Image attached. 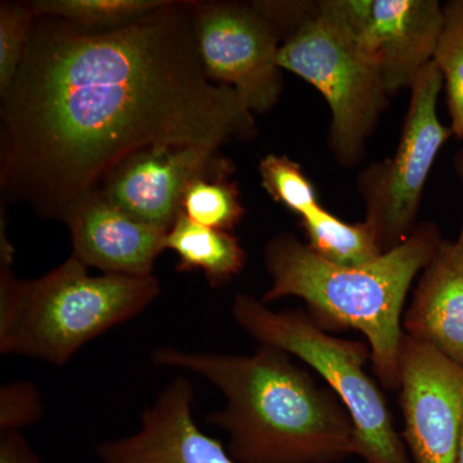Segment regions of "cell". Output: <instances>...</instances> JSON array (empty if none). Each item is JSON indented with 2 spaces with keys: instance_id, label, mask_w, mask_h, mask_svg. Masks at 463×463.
I'll return each mask as SVG.
<instances>
[{
  "instance_id": "1",
  "label": "cell",
  "mask_w": 463,
  "mask_h": 463,
  "mask_svg": "<svg viewBox=\"0 0 463 463\" xmlns=\"http://www.w3.org/2000/svg\"><path fill=\"white\" fill-rule=\"evenodd\" d=\"M194 2L90 32L38 16L23 62L0 91V191L62 222L125 158L154 147L250 141L254 114L205 74Z\"/></svg>"
},
{
  "instance_id": "2",
  "label": "cell",
  "mask_w": 463,
  "mask_h": 463,
  "mask_svg": "<svg viewBox=\"0 0 463 463\" xmlns=\"http://www.w3.org/2000/svg\"><path fill=\"white\" fill-rule=\"evenodd\" d=\"M279 347L254 354L185 352L161 346L158 367L200 374L223 394V410L207 414L223 429L240 463H339L354 455V425L330 386H323Z\"/></svg>"
},
{
  "instance_id": "3",
  "label": "cell",
  "mask_w": 463,
  "mask_h": 463,
  "mask_svg": "<svg viewBox=\"0 0 463 463\" xmlns=\"http://www.w3.org/2000/svg\"><path fill=\"white\" fill-rule=\"evenodd\" d=\"M441 242L438 224L422 222L403 242L370 263L339 265L319 257L291 232H281L264 246L270 286L261 301L298 298L323 330L361 332L377 380L383 388L398 392L405 300Z\"/></svg>"
},
{
  "instance_id": "4",
  "label": "cell",
  "mask_w": 463,
  "mask_h": 463,
  "mask_svg": "<svg viewBox=\"0 0 463 463\" xmlns=\"http://www.w3.org/2000/svg\"><path fill=\"white\" fill-rule=\"evenodd\" d=\"M0 261V354L63 365L109 328L141 315L158 298L160 282L100 274L71 255L56 269L23 281Z\"/></svg>"
},
{
  "instance_id": "5",
  "label": "cell",
  "mask_w": 463,
  "mask_h": 463,
  "mask_svg": "<svg viewBox=\"0 0 463 463\" xmlns=\"http://www.w3.org/2000/svg\"><path fill=\"white\" fill-rule=\"evenodd\" d=\"M263 8L282 33L279 67L325 97L332 115V152L341 165H355L389 96L380 67L353 23L347 0L263 2Z\"/></svg>"
},
{
  "instance_id": "6",
  "label": "cell",
  "mask_w": 463,
  "mask_h": 463,
  "mask_svg": "<svg viewBox=\"0 0 463 463\" xmlns=\"http://www.w3.org/2000/svg\"><path fill=\"white\" fill-rule=\"evenodd\" d=\"M232 317L260 345L279 347L310 365L346 408L354 425V455L364 463H411L392 411L365 371L370 346L339 339L300 309L276 310L248 294H237Z\"/></svg>"
},
{
  "instance_id": "7",
  "label": "cell",
  "mask_w": 463,
  "mask_h": 463,
  "mask_svg": "<svg viewBox=\"0 0 463 463\" xmlns=\"http://www.w3.org/2000/svg\"><path fill=\"white\" fill-rule=\"evenodd\" d=\"M410 90V108L397 151L365 167L356 179L365 203L364 222L373 228L383 251L403 242L416 228L432 165L453 136L450 127L438 118L443 76L434 61L423 67Z\"/></svg>"
},
{
  "instance_id": "8",
  "label": "cell",
  "mask_w": 463,
  "mask_h": 463,
  "mask_svg": "<svg viewBox=\"0 0 463 463\" xmlns=\"http://www.w3.org/2000/svg\"><path fill=\"white\" fill-rule=\"evenodd\" d=\"M197 51L213 83L233 88L252 114H264L283 90L282 33L258 2H194Z\"/></svg>"
},
{
  "instance_id": "9",
  "label": "cell",
  "mask_w": 463,
  "mask_h": 463,
  "mask_svg": "<svg viewBox=\"0 0 463 463\" xmlns=\"http://www.w3.org/2000/svg\"><path fill=\"white\" fill-rule=\"evenodd\" d=\"M399 403L414 463H457L463 425V368L404 334Z\"/></svg>"
},
{
  "instance_id": "10",
  "label": "cell",
  "mask_w": 463,
  "mask_h": 463,
  "mask_svg": "<svg viewBox=\"0 0 463 463\" xmlns=\"http://www.w3.org/2000/svg\"><path fill=\"white\" fill-rule=\"evenodd\" d=\"M233 166L216 149L154 147L125 158L99 191L136 221L169 231L181 214L183 197L200 178L230 176Z\"/></svg>"
},
{
  "instance_id": "11",
  "label": "cell",
  "mask_w": 463,
  "mask_h": 463,
  "mask_svg": "<svg viewBox=\"0 0 463 463\" xmlns=\"http://www.w3.org/2000/svg\"><path fill=\"white\" fill-rule=\"evenodd\" d=\"M362 42L376 61L388 96L412 87L434 60L444 26L438 0H347Z\"/></svg>"
},
{
  "instance_id": "12",
  "label": "cell",
  "mask_w": 463,
  "mask_h": 463,
  "mask_svg": "<svg viewBox=\"0 0 463 463\" xmlns=\"http://www.w3.org/2000/svg\"><path fill=\"white\" fill-rule=\"evenodd\" d=\"M191 381L176 377L142 414L136 434L97 447L102 463H240L194 417Z\"/></svg>"
},
{
  "instance_id": "13",
  "label": "cell",
  "mask_w": 463,
  "mask_h": 463,
  "mask_svg": "<svg viewBox=\"0 0 463 463\" xmlns=\"http://www.w3.org/2000/svg\"><path fill=\"white\" fill-rule=\"evenodd\" d=\"M71 234L72 255L88 268L115 276H151L155 260L165 251V231L136 221L94 191L63 216Z\"/></svg>"
},
{
  "instance_id": "14",
  "label": "cell",
  "mask_w": 463,
  "mask_h": 463,
  "mask_svg": "<svg viewBox=\"0 0 463 463\" xmlns=\"http://www.w3.org/2000/svg\"><path fill=\"white\" fill-rule=\"evenodd\" d=\"M403 331L463 368V241L443 240L420 276Z\"/></svg>"
},
{
  "instance_id": "15",
  "label": "cell",
  "mask_w": 463,
  "mask_h": 463,
  "mask_svg": "<svg viewBox=\"0 0 463 463\" xmlns=\"http://www.w3.org/2000/svg\"><path fill=\"white\" fill-rule=\"evenodd\" d=\"M164 248L178 255L176 270H203L213 288L227 285L239 276L248 259L231 232L194 223L182 213L166 232Z\"/></svg>"
},
{
  "instance_id": "16",
  "label": "cell",
  "mask_w": 463,
  "mask_h": 463,
  "mask_svg": "<svg viewBox=\"0 0 463 463\" xmlns=\"http://www.w3.org/2000/svg\"><path fill=\"white\" fill-rule=\"evenodd\" d=\"M300 221L307 246L331 263L362 265L385 252L373 228L364 221L347 223L322 206Z\"/></svg>"
},
{
  "instance_id": "17",
  "label": "cell",
  "mask_w": 463,
  "mask_h": 463,
  "mask_svg": "<svg viewBox=\"0 0 463 463\" xmlns=\"http://www.w3.org/2000/svg\"><path fill=\"white\" fill-rule=\"evenodd\" d=\"M169 0H33L38 16L61 18L90 30L106 32L139 20L164 7Z\"/></svg>"
},
{
  "instance_id": "18",
  "label": "cell",
  "mask_w": 463,
  "mask_h": 463,
  "mask_svg": "<svg viewBox=\"0 0 463 463\" xmlns=\"http://www.w3.org/2000/svg\"><path fill=\"white\" fill-rule=\"evenodd\" d=\"M443 76L450 130L463 142V0L444 5V26L434 54Z\"/></svg>"
},
{
  "instance_id": "19",
  "label": "cell",
  "mask_w": 463,
  "mask_h": 463,
  "mask_svg": "<svg viewBox=\"0 0 463 463\" xmlns=\"http://www.w3.org/2000/svg\"><path fill=\"white\" fill-rule=\"evenodd\" d=\"M181 213L194 223L231 232L242 221L245 207L236 183L221 176L192 183L183 197Z\"/></svg>"
},
{
  "instance_id": "20",
  "label": "cell",
  "mask_w": 463,
  "mask_h": 463,
  "mask_svg": "<svg viewBox=\"0 0 463 463\" xmlns=\"http://www.w3.org/2000/svg\"><path fill=\"white\" fill-rule=\"evenodd\" d=\"M259 173L267 194L300 218L321 206L315 185L291 158L268 155L261 158Z\"/></svg>"
},
{
  "instance_id": "21",
  "label": "cell",
  "mask_w": 463,
  "mask_h": 463,
  "mask_svg": "<svg viewBox=\"0 0 463 463\" xmlns=\"http://www.w3.org/2000/svg\"><path fill=\"white\" fill-rule=\"evenodd\" d=\"M38 14L30 2L0 5V91L14 81Z\"/></svg>"
},
{
  "instance_id": "22",
  "label": "cell",
  "mask_w": 463,
  "mask_h": 463,
  "mask_svg": "<svg viewBox=\"0 0 463 463\" xmlns=\"http://www.w3.org/2000/svg\"><path fill=\"white\" fill-rule=\"evenodd\" d=\"M43 411L41 394L33 383L16 381L0 389V431H20L39 421Z\"/></svg>"
},
{
  "instance_id": "23",
  "label": "cell",
  "mask_w": 463,
  "mask_h": 463,
  "mask_svg": "<svg viewBox=\"0 0 463 463\" xmlns=\"http://www.w3.org/2000/svg\"><path fill=\"white\" fill-rule=\"evenodd\" d=\"M0 463H43L20 431H0Z\"/></svg>"
},
{
  "instance_id": "24",
  "label": "cell",
  "mask_w": 463,
  "mask_h": 463,
  "mask_svg": "<svg viewBox=\"0 0 463 463\" xmlns=\"http://www.w3.org/2000/svg\"><path fill=\"white\" fill-rule=\"evenodd\" d=\"M455 169L457 175H458L459 182H461L462 191H463V148L459 149L457 152L455 156ZM458 239L463 241V223L461 227V232H459Z\"/></svg>"
},
{
  "instance_id": "25",
  "label": "cell",
  "mask_w": 463,
  "mask_h": 463,
  "mask_svg": "<svg viewBox=\"0 0 463 463\" xmlns=\"http://www.w3.org/2000/svg\"><path fill=\"white\" fill-rule=\"evenodd\" d=\"M457 463H463V425H462L461 439H459L458 458H457Z\"/></svg>"
}]
</instances>
